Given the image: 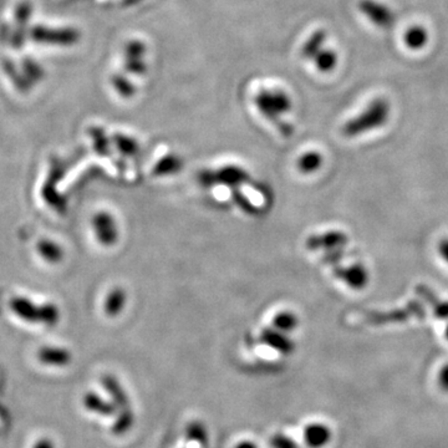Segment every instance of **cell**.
<instances>
[{
    "instance_id": "cell-1",
    "label": "cell",
    "mask_w": 448,
    "mask_h": 448,
    "mask_svg": "<svg viewBox=\"0 0 448 448\" xmlns=\"http://www.w3.org/2000/svg\"><path fill=\"white\" fill-rule=\"evenodd\" d=\"M390 116V103L385 99H375L363 114L350 119L342 128L347 138H355L365 132L372 131L388 122Z\"/></svg>"
},
{
    "instance_id": "cell-2",
    "label": "cell",
    "mask_w": 448,
    "mask_h": 448,
    "mask_svg": "<svg viewBox=\"0 0 448 448\" xmlns=\"http://www.w3.org/2000/svg\"><path fill=\"white\" fill-rule=\"evenodd\" d=\"M13 313L28 323H40L53 326L59 322L60 311L53 303L35 304L26 297H13L10 300Z\"/></svg>"
},
{
    "instance_id": "cell-3",
    "label": "cell",
    "mask_w": 448,
    "mask_h": 448,
    "mask_svg": "<svg viewBox=\"0 0 448 448\" xmlns=\"http://www.w3.org/2000/svg\"><path fill=\"white\" fill-rule=\"evenodd\" d=\"M198 181L204 187H212L215 185H229L237 188L238 185L251 182V176L244 168L238 166H224L218 171L206 169L198 176Z\"/></svg>"
},
{
    "instance_id": "cell-4",
    "label": "cell",
    "mask_w": 448,
    "mask_h": 448,
    "mask_svg": "<svg viewBox=\"0 0 448 448\" xmlns=\"http://www.w3.org/2000/svg\"><path fill=\"white\" fill-rule=\"evenodd\" d=\"M92 227L96 239L103 247L114 245L119 239V231L115 222L114 215L105 210L97 212L92 217Z\"/></svg>"
},
{
    "instance_id": "cell-5",
    "label": "cell",
    "mask_w": 448,
    "mask_h": 448,
    "mask_svg": "<svg viewBox=\"0 0 448 448\" xmlns=\"http://www.w3.org/2000/svg\"><path fill=\"white\" fill-rule=\"evenodd\" d=\"M358 8L372 24L379 28H390L395 23V14L388 6L376 0H361Z\"/></svg>"
},
{
    "instance_id": "cell-6",
    "label": "cell",
    "mask_w": 448,
    "mask_h": 448,
    "mask_svg": "<svg viewBox=\"0 0 448 448\" xmlns=\"http://www.w3.org/2000/svg\"><path fill=\"white\" fill-rule=\"evenodd\" d=\"M36 360L49 367H66L72 364V354L64 347L44 345L38 349Z\"/></svg>"
},
{
    "instance_id": "cell-7",
    "label": "cell",
    "mask_w": 448,
    "mask_h": 448,
    "mask_svg": "<svg viewBox=\"0 0 448 448\" xmlns=\"http://www.w3.org/2000/svg\"><path fill=\"white\" fill-rule=\"evenodd\" d=\"M331 268L335 276L347 283V285L353 288L354 290H361L363 288L366 287L369 281V273L363 264H353L347 268H341L339 264H336Z\"/></svg>"
},
{
    "instance_id": "cell-8",
    "label": "cell",
    "mask_w": 448,
    "mask_h": 448,
    "mask_svg": "<svg viewBox=\"0 0 448 448\" xmlns=\"http://www.w3.org/2000/svg\"><path fill=\"white\" fill-rule=\"evenodd\" d=\"M304 442L309 448H324L331 442L333 431L323 422H311L305 426Z\"/></svg>"
},
{
    "instance_id": "cell-9",
    "label": "cell",
    "mask_w": 448,
    "mask_h": 448,
    "mask_svg": "<svg viewBox=\"0 0 448 448\" xmlns=\"http://www.w3.org/2000/svg\"><path fill=\"white\" fill-rule=\"evenodd\" d=\"M347 243V237L342 232L331 231L326 233L311 235L306 239V248L310 251H317L325 248V251L341 249Z\"/></svg>"
},
{
    "instance_id": "cell-10",
    "label": "cell",
    "mask_w": 448,
    "mask_h": 448,
    "mask_svg": "<svg viewBox=\"0 0 448 448\" xmlns=\"http://www.w3.org/2000/svg\"><path fill=\"white\" fill-rule=\"evenodd\" d=\"M83 406L90 413L99 415L102 417H110L117 413V407L111 401L105 400L95 391H88L83 396Z\"/></svg>"
},
{
    "instance_id": "cell-11",
    "label": "cell",
    "mask_w": 448,
    "mask_h": 448,
    "mask_svg": "<svg viewBox=\"0 0 448 448\" xmlns=\"http://www.w3.org/2000/svg\"><path fill=\"white\" fill-rule=\"evenodd\" d=\"M260 341L283 355H290L295 350V344L287 335L274 328L264 329L260 334Z\"/></svg>"
},
{
    "instance_id": "cell-12",
    "label": "cell",
    "mask_w": 448,
    "mask_h": 448,
    "mask_svg": "<svg viewBox=\"0 0 448 448\" xmlns=\"http://www.w3.org/2000/svg\"><path fill=\"white\" fill-rule=\"evenodd\" d=\"M101 383L102 388L108 392L110 400L115 406L117 407V410L131 407V402L126 394L125 388H122V385L114 375H110V374L102 375Z\"/></svg>"
},
{
    "instance_id": "cell-13",
    "label": "cell",
    "mask_w": 448,
    "mask_h": 448,
    "mask_svg": "<svg viewBox=\"0 0 448 448\" xmlns=\"http://www.w3.org/2000/svg\"><path fill=\"white\" fill-rule=\"evenodd\" d=\"M36 251L42 258V260L50 264L60 263L65 254L61 245L48 238L40 239L36 243Z\"/></svg>"
},
{
    "instance_id": "cell-14",
    "label": "cell",
    "mask_w": 448,
    "mask_h": 448,
    "mask_svg": "<svg viewBox=\"0 0 448 448\" xmlns=\"http://www.w3.org/2000/svg\"><path fill=\"white\" fill-rule=\"evenodd\" d=\"M126 293L122 288H114L106 297L103 309L108 317H117L125 308Z\"/></svg>"
},
{
    "instance_id": "cell-15",
    "label": "cell",
    "mask_w": 448,
    "mask_h": 448,
    "mask_svg": "<svg viewBox=\"0 0 448 448\" xmlns=\"http://www.w3.org/2000/svg\"><path fill=\"white\" fill-rule=\"evenodd\" d=\"M404 42L411 50H420L429 42V33L421 25H413L408 28L404 35Z\"/></svg>"
},
{
    "instance_id": "cell-16",
    "label": "cell",
    "mask_w": 448,
    "mask_h": 448,
    "mask_svg": "<svg viewBox=\"0 0 448 448\" xmlns=\"http://www.w3.org/2000/svg\"><path fill=\"white\" fill-rule=\"evenodd\" d=\"M133 424H135V415L132 413L131 407L122 408L116 413L111 431L116 436H122L131 430Z\"/></svg>"
},
{
    "instance_id": "cell-17",
    "label": "cell",
    "mask_w": 448,
    "mask_h": 448,
    "mask_svg": "<svg viewBox=\"0 0 448 448\" xmlns=\"http://www.w3.org/2000/svg\"><path fill=\"white\" fill-rule=\"evenodd\" d=\"M183 167V161L174 155L165 156L160 161L157 162L154 167L155 176H168L179 172Z\"/></svg>"
},
{
    "instance_id": "cell-18",
    "label": "cell",
    "mask_w": 448,
    "mask_h": 448,
    "mask_svg": "<svg viewBox=\"0 0 448 448\" xmlns=\"http://www.w3.org/2000/svg\"><path fill=\"white\" fill-rule=\"evenodd\" d=\"M185 437L190 441L198 443L199 446H202L204 448H207V446H208V431H207V427L204 426V422H201V421H192V422L185 426Z\"/></svg>"
},
{
    "instance_id": "cell-19",
    "label": "cell",
    "mask_w": 448,
    "mask_h": 448,
    "mask_svg": "<svg viewBox=\"0 0 448 448\" xmlns=\"http://www.w3.org/2000/svg\"><path fill=\"white\" fill-rule=\"evenodd\" d=\"M323 165V156L317 152H308L300 157L298 168L301 174H310L317 172Z\"/></svg>"
},
{
    "instance_id": "cell-20",
    "label": "cell",
    "mask_w": 448,
    "mask_h": 448,
    "mask_svg": "<svg viewBox=\"0 0 448 448\" xmlns=\"http://www.w3.org/2000/svg\"><path fill=\"white\" fill-rule=\"evenodd\" d=\"M299 320L292 311H281L273 319V328L281 333H290L298 326Z\"/></svg>"
},
{
    "instance_id": "cell-21",
    "label": "cell",
    "mask_w": 448,
    "mask_h": 448,
    "mask_svg": "<svg viewBox=\"0 0 448 448\" xmlns=\"http://www.w3.org/2000/svg\"><path fill=\"white\" fill-rule=\"evenodd\" d=\"M116 146L119 149V152H122L126 156L136 155L138 152V144L133 138H125L122 135L116 136Z\"/></svg>"
},
{
    "instance_id": "cell-22",
    "label": "cell",
    "mask_w": 448,
    "mask_h": 448,
    "mask_svg": "<svg viewBox=\"0 0 448 448\" xmlns=\"http://www.w3.org/2000/svg\"><path fill=\"white\" fill-rule=\"evenodd\" d=\"M232 198H233L234 202L238 206L239 208L242 209L245 213L248 215H256L257 213V208L253 206L251 201L248 198L245 197L244 194L242 192L237 190V188H233L232 190Z\"/></svg>"
},
{
    "instance_id": "cell-23",
    "label": "cell",
    "mask_w": 448,
    "mask_h": 448,
    "mask_svg": "<svg viewBox=\"0 0 448 448\" xmlns=\"http://www.w3.org/2000/svg\"><path fill=\"white\" fill-rule=\"evenodd\" d=\"M317 63L320 70L330 72L336 64V55L333 51H330V50L317 53Z\"/></svg>"
},
{
    "instance_id": "cell-24",
    "label": "cell",
    "mask_w": 448,
    "mask_h": 448,
    "mask_svg": "<svg viewBox=\"0 0 448 448\" xmlns=\"http://www.w3.org/2000/svg\"><path fill=\"white\" fill-rule=\"evenodd\" d=\"M270 445L273 448H299L293 438L284 433H275L270 440Z\"/></svg>"
},
{
    "instance_id": "cell-25",
    "label": "cell",
    "mask_w": 448,
    "mask_h": 448,
    "mask_svg": "<svg viewBox=\"0 0 448 448\" xmlns=\"http://www.w3.org/2000/svg\"><path fill=\"white\" fill-rule=\"evenodd\" d=\"M324 40H325V33H324V31H319V33H317V34L314 35V38L311 39L310 42H308L305 53L308 55H310V56L317 54V53H319V49H320V47L323 45Z\"/></svg>"
},
{
    "instance_id": "cell-26",
    "label": "cell",
    "mask_w": 448,
    "mask_h": 448,
    "mask_svg": "<svg viewBox=\"0 0 448 448\" xmlns=\"http://www.w3.org/2000/svg\"><path fill=\"white\" fill-rule=\"evenodd\" d=\"M437 383L441 391L448 394V364L443 365L437 375Z\"/></svg>"
},
{
    "instance_id": "cell-27",
    "label": "cell",
    "mask_w": 448,
    "mask_h": 448,
    "mask_svg": "<svg viewBox=\"0 0 448 448\" xmlns=\"http://www.w3.org/2000/svg\"><path fill=\"white\" fill-rule=\"evenodd\" d=\"M31 448H56L55 442L50 437H39L35 442L33 443Z\"/></svg>"
},
{
    "instance_id": "cell-28",
    "label": "cell",
    "mask_w": 448,
    "mask_h": 448,
    "mask_svg": "<svg viewBox=\"0 0 448 448\" xmlns=\"http://www.w3.org/2000/svg\"><path fill=\"white\" fill-rule=\"evenodd\" d=\"M431 301H432V304L435 305L437 317H448V303H440L438 300H431Z\"/></svg>"
},
{
    "instance_id": "cell-29",
    "label": "cell",
    "mask_w": 448,
    "mask_h": 448,
    "mask_svg": "<svg viewBox=\"0 0 448 448\" xmlns=\"http://www.w3.org/2000/svg\"><path fill=\"white\" fill-rule=\"evenodd\" d=\"M440 253L443 259L448 263V239H445L440 243Z\"/></svg>"
},
{
    "instance_id": "cell-30",
    "label": "cell",
    "mask_w": 448,
    "mask_h": 448,
    "mask_svg": "<svg viewBox=\"0 0 448 448\" xmlns=\"http://www.w3.org/2000/svg\"><path fill=\"white\" fill-rule=\"evenodd\" d=\"M234 448H258V446L253 441H242V442L237 443Z\"/></svg>"
},
{
    "instance_id": "cell-31",
    "label": "cell",
    "mask_w": 448,
    "mask_h": 448,
    "mask_svg": "<svg viewBox=\"0 0 448 448\" xmlns=\"http://www.w3.org/2000/svg\"><path fill=\"white\" fill-rule=\"evenodd\" d=\"M6 424V415L4 413V410L0 407V429L4 427Z\"/></svg>"
},
{
    "instance_id": "cell-32",
    "label": "cell",
    "mask_w": 448,
    "mask_h": 448,
    "mask_svg": "<svg viewBox=\"0 0 448 448\" xmlns=\"http://www.w3.org/2000/svg\"><path fill=\"white\" fill-rule=\"evenodd\" d=\"M446 339L448 340V326L447 329H446Z\"/></svg>"
}]
</instances>
